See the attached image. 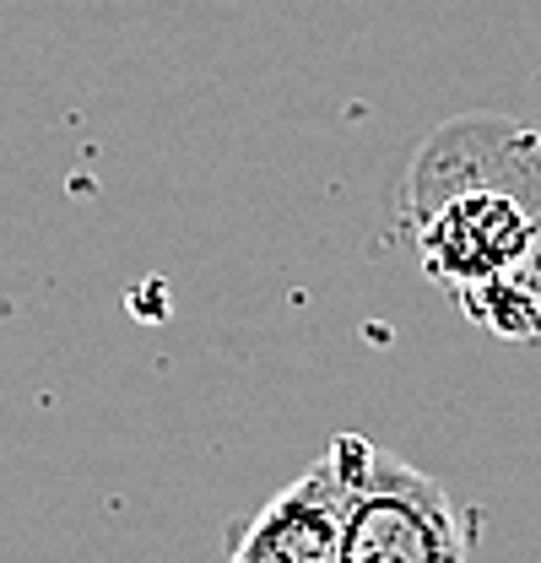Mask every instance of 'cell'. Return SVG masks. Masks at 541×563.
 Returning <instances> with one entry per match:
<instances>
[{
  "instance_id": "6da1fadb",
  "label": "cell",
  "mask_w": 541,
  "mask_h": 563,
  "mask_svg": "<svg viewBox=\"0 0 541 563\" xmlns=\"http://www.w3.org/2000/svg\"><path fill=\"white\" fill-rule=\"evenodd\" d=\"M341 563H472V526L428 472L379 450L363 433H336Z\"/></svg>"
},
{
  "instance_id": "3957f363",
  "label": "cell",
  "mask_w": 541,
  "mask_h": 563,
  "mask_svg": "<svg viewBox=\"0 0 541 563\" xmlns=\"http://www.w3.org/2000/svg\"><path fill=\"white\" fill-rule=\"evenodd\" d=\"M531 233H537V217L520 207L515 196H504V190H466L439 217H428L422 250H428L433 272L482 287V282L504 277L515 261H526Z\"/></svg>"
},
{
  "instance_id": "7a4b0ae2",
  "label": "cell",
  "mask_w": 541,
  "mask_h": 563,
  "mask_svg": "<svg viewBox=\"0 0 541 563\" xmlns=\"http://www.w3.org/2000/svg\"><path fill=\"white\" fill-rule=\"evenodd\" d=\"M341 509L346 493L325 450V461L292 477L261 515H250L233 531L228 563H341Z\"/></svg>"
}]
</instances>
